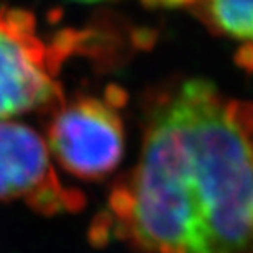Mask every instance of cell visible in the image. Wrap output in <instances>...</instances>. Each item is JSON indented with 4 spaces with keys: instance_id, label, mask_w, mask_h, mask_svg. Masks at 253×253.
Returning <instances> with one entry per match:
<instances>
[{
    "instance_id": "obj_1",
    "label": "cell",
    "mask_w": 253,
    "mask_h": 253,
    "mask_svg": "<svg viewBox=\"0 0 253 253\" xmlns=\"http://www.w3.org/2000/svg\"><path fill=\"white\" fill-rule=\"evenodd\" d=\"M140 160L92 225L141 253H244L253 245V104L207 79L145 102Z\"/></svg>"
},
{
    "instance_id": "obj_2",
    "label": "cell",
    "mask_w": 253,
    "mask_h": 253,
    "mask_svg": "<svg viewBox=\"0 0 253 253\" xmlns=\"http://www.w3.org/2000/svg\"><path fill=\"white\" fill-rule=\"evenodd\" d=\"M74 43L73 32L44 43L33 13L0 8V122L63 102L56 74Z\"/></svg>"
},
{
    "instance_id": "obj_3",
    "label": "cell",
    "mask_w": 253,
    "mask_h": 253,
    "mask_svg": "<svg viewBox=\"0 0 253 253\" xmlns=\"http://www.w3.org/2000/svg\"><path fill=\"white\" fill-rule=\"evenodd\" d=\"M110 94L76 95L53 110L48 148L63 169L81 179H102L124 156L125 130Z\"/></svg>"
},
{
    "instance_id": "obj_4",
    "label": "cell",
    "mask_w": 253,
    "mask_h": 253,
    "mask_svg": "<svg viewBox=\"0 0 253 253\" xmlns=\"http://www.w3.org/2000/svg\"><path fill=\"white\" fill-rule=\"evenodd\" d=\"M44 138L32 126L0 122V201H23L44 215L78 212L84 194L66 188L53 168Z\"/></svg>"
},
{
    "instance_id": "obj_5",
    "label": "cell",
    "mask_w": 253,
    "mask_h": 253,
    "mask_svg": "<svg viewBox=\"0 0 253 253\" xmlns=\"http://www.w3.org/2000/svg\"><path fill=\"white\" fill-rule=\"evenodd\" d=\"M202 18L215 33L242 43L239 63L253 71V0H201Z\"/></svg>"
},
{
    "instance_id": "obj_6",
    "label": "cell",
    "mask_w": 253,
    "mask_h": 253,
    "mask_svg": "<svg viewBox=\"0 0 253 253\" xmlns=\"http://www.w3.org/2000/svg\"><path fill=\"white\" fill-rule=\"evenodd\" d=\"M150 5H166V7H181V5L199 3L201 0H145Z\"/></svg>"
},
{
    "instance_id": "obj_7",
    "label": "cell",
    "mask_w": 253,
    "mask_h": 253,
    "mask_svg": "<svg viewBox=\"0 0 253 253\" xmlns=\"http://www.w3.org/2000/svg\"><path fill=\"white\" fill-rule=\"evenodd\" d=\"M74 2H81V3H95V2H102V0H74Z\"/></svg>"
},
{
    "instance_id": "obj_8",
    "label": "cell",
    "mask_w": 253,
    "mask_h": 253,
    "mask_svg": "<svg viewBox=\"0 0 253 253\" xmlns=\"http://www.w3.org/2000/svg\"><path fill=\"white\" fill-rule=\"evenodd\" d=\"M244 253H253V249H252V247H250V249H247Z\"/></svg>"
}]
</instances>
